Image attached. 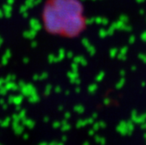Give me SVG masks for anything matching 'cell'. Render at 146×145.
I'll use <instances>...</instances> for the list:
<instances>
[{
  "label": "cell",
  "instance_id": "25",
  "mask_svg": "<svg viewBox=\"0 0 146 145\" xmlns=\"http://www.w3.org/2000/svg\"><path fill=\"white\" fill-rule=\"evenodd\" d=\"M23 60H24V63L26 64V63H28V62H29V58H24Z\"/></svg>",
  "mask_w": 146,
  "mask_h": 145
},
{
  "label": "cell",
  "instance_id": "24",
  "mask_svg": "<svg viewBox=\"0 0 146 145\" xmlns=\"http://www.w3.org/2000/svg\"><path fill=\"white\" fill-rule=\"evenodd\" d=\"M22 14H23V16H24L25 18H27V17H28V12H27V11H25V12H23Z\"/></svg>",
  "mask_w": 146,
  "mask_h": 145
},
{
  "label": "cell",
  "instance_id": "18",
  "mask_svg": "<svg viewBox=\"0 0 146 145\" xmlns=\"http://www.w3.org/2000/svg\"><path fill=\"white\" fill-rule=\"evenodd\" d=\"M8 60H9V59L8 58H6L5 56H3V58H2V61H1V63H2V65H6L7 63H8Z\"/></svg>",
  "mask_w": 146,
  "mask_h": 145
},
{
  "label": "cell",
  "instance_id": "14",
  "mask_svg": "<svg viewBox=\"0 0 146 145\" xmlns=\"http://www.w3.org/2000/svg\"><path fill=\"white\" fill-rule=\"evenodd\" d=\"M25 110H24V109H21L20 110V112H19V117H20V120H23V119H25Z\"/></svg>",
  "mask_w": 146,
  "mask_h": 145
},
{
  "label": "cell",
  "instance_id": "10",
  "mask_svg": "<svg viewBox=\"0 0 146 145\" xmlns=\"http://www.w3.org/2000/svg\"><path fill=\"white\" fill-rule=\"evenodd\" d=\"M15 80H16V76L15 75H12V74H10V75H8L5 79V81L6 83V82H10V81H14Z\"/></svg>",
  "mask_w": 146,
  "mask_h": 145
},
{
  "label": "cell",
  "instance_id": "5",
  "mask_svg": "<svg viewBox=\"0 0 146 145\" xmlns=\"http://www.w3.org/2000/svg\"><path fill=\"white\" fill-rule=\"evenodd\" d=\"M7 90H13V91H16L18 89H19L18 84H16L14 81H10V82H6L5 83V86Z\"/></svg>",
  "mask_w": 146,
  "mask_h": 145
},
{
  "label": "cell",
  "instance_id": "20",
  "mask_svg": "<svg viewBox=\"0 0 146 145\" xmlns=\"http://www.w3.org/2000/svg\"><path fill=\"white\" fill-rule=\"evenodd\" d=\"M13 98H14V95H10V96H9V99H8V101H9V103H11V104H12Z\"/></svg>",
  "mask_w": 146,
  "mask_h": 145
},
{
  "label": "cell",
  "instance_id": "13",
  "mask_svg": "<svg viewBox=\"0 0 146 145\" xmlns=\"http://www.w3.org/2000/svg\"><path fill=\"white\" fill-rule=\"evenodd\" d=\"M7 89L5 87H0V95H5L7 94Z\"/></svg>",
  "mask_w": 146,
  "mask_h": 145
},
{
  "label": "cell",
  "instance_id": "2",
  "mask_svg": "<svg viewBox=\"0 0 146 145\" xmlns=\"http://www.w3.org/2000/svg\"><path fill=\"white\" fill-rule=\"evenodd\" d=\"M12 127H13V129H14V132L17 135H20V134L23 133L24 127H23V125H20L19 124V122H14V121H13Z\"/></svg>",
  "mask_w": 146,
  "mask_h": 145
},
{
  "label": "cell",
  "instance_id": "17",
  "mask_svg": "<svg viewBox=\"0 0 146 145\" xmlns=\"http://www.w3.org/2000/svg\"><path fill=\"white\" fill-rule=\"evenodd\" d=\"M4 56H5L6 58L10 59L11 56V51H10V50H6L5 52V54H4Z\"/></svg>",
  "mask_w": 146,
  "mask_h": 145
},
{
  "label": "cell",
  "instance_id": "12",
  "mask_svg": "<svg viewBox=\"0 0 146 145\" xmlns=\"http://www.w3.org/2000/svg\"><path fill=\"white\" fill-rule=\"evenodd\" d=\"M33 1H34V0H26L25 5L29 9L30 7H33Z\"/></svg>",
  "mask_w": 146,
  "mask_h": 145
},
{
  "label": "cell",
  "instance_id": "19",
  "mask_svg": "<svg viewBox=\"0 0 146 145\" xmlns=\"http://www.w3.org/2000/svg\"><path fill=\"white\" fill-rule=\"evenodd\" d=\"M4 84H5V79H4V78H1V79H0V87H2Z\"/></svg>",
  "mask_w": 146,
  "mask_h": 145
},
{
  "label": "cell",
  "instance_id": "27",
  "mask_svg": "<svg viewBox=\"0 0 146 145\" xmlns=\"http://www.w3.org/2000/svg\"><path fill=\"white\" fill-rule=\"evenodd\" d=\"M28 137H29V136H28L27 134H25V135H24V139H25V140H26V139H28Z\"/></svg>",
  "mask_w": 146,
  "mask_h": 145
},
{
  "label": "cell",
  "instance_id": "9",
  "mask_svg": "<svg viewBox=\"0 0 146 145\" xmlns=\"http://www.w3.org/2000/svg\"><path fill=\"white\" fill-rule=\"evenodd\" d=\"M10 122H11V119L9 117L5 118V119L4 121H0V126L2 127H7L10 125Z\"/></svg>",
  "mask_w": 146,
  "mask_h": 145
},
{
  "label": "cell",
  "instance_id": "23",
  "mask_svg": "<svg viewBox=\"0 0 146 145\" xmlns=\"http://www.w3.org/2000/svg\"><path fill=\"white\" fill-rule=\"evenodd\" d=\"M40 1H41V0H34V1H33V5H37L38 4L40 3Z\"/></svg>",
  "mask_w": 146,
  "mask_h": 145
},
{
  "label": "cell",
  "instance_id": "16",
  "mask_svg": "<svg viewBox=\"0 0 146 145\" xmlns=\"http://www.w3.org/2000/svg\"><path fill=\"white\" fill-rule=\"evenodd\" d=\"M27 10H28V8L26 7L25 5H22V6L19 8V11H20V13H23V12H25V11H27Z\"/></svg>",
  "mask_w": 146,
  "mask_h": 145
},
{
  "label": "cell",
  "instance_id": "26",
  "mask_svg": "<svg viewBox=\"0 0 146 145\" xmlns=\"http://www.w3.org/2000/svg\"><path fill=\"white\" fill-rule=\"evenodd\" d=\"M2 106H3V109H7V107H8L6 103H4V104H2Z\"/></svg>",
  "mask_w": 146,
  "mask_h": 145
},
{
  "label": "cell",
  "instance_id": "7",
  "mask_svg": "<svg viewBox=\"0 0 146 145\" xmlns=\"http://www.w3.org/2000/svg\"><path fill=\"white\" fill-rule=\"evenodd\" d=\"M22 124H23V126H26L28 128H33L34 126V122L31 119H26V118H25V119L22 120Z\"/></svg>",
  "mask_w": 146,
  "mask_h": 145
},
{
  "label": "cell",
  "instance_id": "11",
  "mask_svg": "<svg viewBox=\"0 0 146 145\" xmlns=\"http://www.w3.org/2000/svg\"><path fill=\"white\" fill-rule=\"evenodd\" d=\"M28 100H29V101H31L32 103H34V102H36V101L38 100V95H36L35 94H33V95H30V96L28 97Z\"/></svg>",
  "mask_w": 146,
  "mask_h": 145
},
{
  "label": "cell",
  "instance_id": "1",
  "mask_svg": "<svg viewBox=\"0 0 146 145\" xmlns=\"http://www.w3.org/2000/svg\"><path fill=\"white\" fill-rule=\"evenodd\" d=\"M20 90H21V93H22V95L23 96H27V97H29L30 95L35 94V88L31 84L25 85L24 87H22L20 88Z\"/></svg>",
  "mask_w": 146,
  "mask_h": 145
},
{
  "label": "cell",
  "instance_id": "15",
  "mask_svg": "<svg viewBox=\"0 0 146 145\" xmlns=\"http://www.w3.org/2000/svg\"><path fill=\"white\" fill-rule=\"evenodd\" d=\"M12 120L14 121V122H19V121H21L20 120V117H19V115H12Z\"/></svg>",
  "mask_w": 146,
  "mask_h": 145
},
{
  "label": "cell",
  "instance_id": "28",
  "mask_svg": "<svg viewBox=\"0 0 146 145\" xmlns=\"http://www.w3.org/2000/svg\"><path fill=\"white\" fill-rule=\"evenodd\" d=\"M3 16H4V12H3V11L0 10V18H2Z\"/></svg>",
  "mask_w": 146,
  "mask_h": 145
},
{
  "label": "cell",
  "instance_id": "30",
  "mask_svg": "<svg viewBox=\"0 0 146 145\" xmlns=\"http://www.w3.org/2000/svg\"><path fill=\"white\" fill-rule=\"evenodd\" d=\"M35 45H37V43H35V42H33V43L32 44V46H33V47H34V46H35Z\"/></svg>",
  "mask_w": 146,
  "mask_h": 145
},
{
  "label": "cell",
  "instance_id": "4",
  "mask_svg": "<svg viewBox=\"0 0 146 145\" xmlns=\"http://www.w3.org/2000/svg\"><path fill=\"white\" fill-rule=\"evenodd\" d=\"M11 11H12V7L11 5H5L3 6V12H4V15L6 18H10L11 16Z\"/></svg>",
  "mask_w": 146,
  "mask_h": 145
},
{
  "label": "cell",
  "instance_id": "29",
  "mask_svg": "<svg viewBox=\"0 0 146 145\" xmlns=\"http://www.w3.org/2000/svg\"><path fill=\"white\" fill-rule=\"evenodd\" d=\"M4 103H5V101H4L3 99H1V100H0V104L2 105V104H4Z\"/></svg>",
  "mask_w": 146,
  "mask_h": 145
},
{
  "label": "cell",
  "instance_id": "31",
  "mask_svg": "<svg viewBox=\"0 0 146 145\" xmlns=\"http://www.w3.org/2000/svg\"><path fill=\"white\" fill-rule=\"evenodd\" d=\"M0 42H1V43H3V39H2L1 36H0Z\"/></svg>",
  "mask_w": 146,
  "mask_h": 145
},
{
  "label": "cell",
  "instance_id": "21",
  "mask_svg": "<svg viewBox=\"0 0 146 145\" xmlns=\"http://www.w3.org/2000/svg\"><path fill=\"white\" fill-rule=\"evenodd\" d=\"M25 85V82H24V81H19V83L18 84V86H19V89H20L22 87H24Z\"/></svg>",
  "mask_w": 146,
  "mask_h": 145
},
{
  "label": "cell",
  "instance_id": "8",
  "mask_svg": "<svg viewBox=\"0 0 146 145\" xmlns=\"http://www.w3.org/2000/svg\"><path fill=\"white\" fill-rule=\"evenodd\" d=\"M23 101V95H18V96H14L12 101V104L15 105H20L22 103Z\"/></svg>",
  "mask_w": 146,
  "mask_h": 145
},
{
  "label": "cell",
  "instance_id": "22",
  "mask_svg": "<svg viewBox=\"0 0 146 145\" xmlns=\"http://www.w3.org/2000/svg\"><path fill=\"white\" fill-rule=\"evenodd\" d=\"M14 2H15V0H7V4L11 5H12Z\"/></svg>",
  "mask_w": 146,
  "mask_h": 145
},
{
  "label": "cell",
  "instance_id": "3",
  "mask_svg": "<svg viewBox=\"0 0 146 145\" xmlns=\"http://www.w3.org/2000/svg\"><path fill=\"white\" fill-rule=\"evenodd\" d=\"M30 25L33 30H35V31H38L41 28V24L40 23H39L38 20L35 19H33L30 20Z\"/></svg>",
  "mask_w": 146,
  "mask_h": 145
},
{
  "label": "cell",
  "instance_id": "6",
  "mask_svg": "<svg viewBox=\"0 0 146 145\" xmlns=\"http://www.w3.org/2000/svg\"><path fill=\"white\" fill-rule=\"evenodd\" d=\"M36 35V31L35 30H32V31H25L24 32V37L28 38V39H32L35 37Z\"/></svg>",
  "mask_w": 146,
  "mask_h": 145
}]
</instances>
